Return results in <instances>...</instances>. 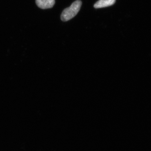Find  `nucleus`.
<instances>
[{"mask_svg": "<svg viewBox=\"0 0 151 151\" xmlns=\"http://www.w3.org/2000/svg\"><path fill=\"white\" fill-rule=\"evenodd\" d=\"M116 0H99L94 5V7L96 9L102 8L113 5Z\"/></svg>", "mask_w": 151, "mask_h": 151, "instance_id": "nucleus-3", "label": "nucleus"}, {"mask_svg": "<svg viewBox=\"0 0 151 151\" xmlns=\"http://www.w3.org/2000/svg\"><path fill=\"white\" fill-rule=\"evenodd\" d=\"M37 5L42 9H50L54 6L55 0H36Z\"/></svg>", "mask_w": 151, "mask_h": 151, "instance_id": "nucleus-2", "label": "nucleus"}, {"mask_svg": "<svg viewBox=\"0 0 151 151\" xmlns=\"http://www.w3.org/2000/svg\"><path fill=\"white\" fill-rule=\"evenodd\" d=\"M82 2L80 0L74 2L69 7L65 9L61 15V20L66 22L71 19L78 14L81 9Z\"/></svg>", "mask_w": 151, "mask_h": 151, "instance_id": "nucleus-1", "label": "nucleus"}]
</instances>
